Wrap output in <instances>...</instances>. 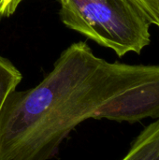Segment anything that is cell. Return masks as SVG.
Instances as JSON below:
<instances>
[{"instance_id":"cell-3","label":"cell","mask_w":159,"mask_h":160,"mask_svg":"<svg viewBox=\"0 0 159 160\" xmlns=\"http://www.w3.org/2000/svg\"><path fill=\"white\" fill-rule=\"evenodd\" d=\"M122 160H159V118L141 131Z\"/></svg>"},{"instance_id":"cell-2","label":"cell","mask_w":159,"mask_h":160,"mask_svg":"<svg viewBox=\"0 0 159 160\" xmlns=\"http://www.w3.org/2000/svg\"><path fill=\"white\" fill-rule=\"evenodd\" d=\"M62 22L119 57L140 54L151 42V23L129 0H58Z\"/></svg>"},{"instance_id":"cell-5","label":"cell","mask_w":159,"mask_h":160,"mask_svg":"<svg viewBox=\"0 0 159 160\" xmlns=\"http://www.w3.org/2000/svg\"><path fill=\"white\" fill-rule=\"evenodd\" d=\"M145 16L151 24L159 28V0H129Z\"/></svg>"},{"instance_id":"cell-1","label":"cell","mask_w":159,"mask_h":160,"mask_svg":"<svg viewBox=\"0 0 159 160\" xmlns=\"http://www.w3.org/2000/svg\"><path fill=\"white\" fill-rule=\"evenodd\" d=\"M159 118V65L108 62L84 41L64 50L35 87L13 91L0 112V160H50L86 119Z\"/></svg>"},{"instance_id":"cell-4","label":"cell","mask_w":159,"mask_h":160,"mask_svg":"<svg viewBox=\"0 0 159 160\" xmlns=\"http://www.w3.org/2000/svg\"><path fill=\"white\" fill-rule=\"evenodd\" d=\"M22 80L21 71L7 58L0 55V112L8 98Z\"/></svg>"},{"instance_id":"cell-6","label":"cell","mask_w":159,"mask_h":160,"mask_svg":"<svg viewBox=\"0 0 159 160\" xmlns=\"http://www.w3.org/2000/svg\"><path fill=\"white\" fill-rule=\"evenodd\" d=\"M25 0H0V17H10Z\"/></svg>"}]
</instances>
